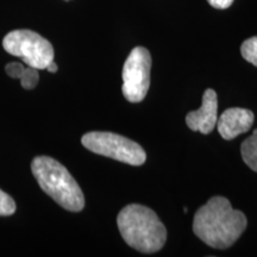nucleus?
Masks as SVG:
<instances>
[{
	"label": "nucleus",
	"instance_id": "6",
	"mask_svg": "<svg viewBox=\"0 0 257 257\" xmlns=\"http://www.w3.org/2000/svg\"><path fill=\"white\" fill-rule=\"evenodd\" d=\"M152 56L143 47L134 48L123 67V94L130 102H141L150 86Z\"/></svg>",
	"mask_w": 257,
	"mask_h": 257
},
{
	"label": "nucleus",
	"instance_id": "15",
	"mask_svg": "<svg viewBox=\"0 0 257 257\" xmlns=\"http://www.w3.org/2000/svg\"><path fill=\"white\" fill-rule=\"evenodd\" d=\"M66 2H69V0H66Z\"/></svg>",
	"mask_w": 257,
	"mask_h": 257
},
{
	"label": "nucleus",
	"instance_id": "3",
	"mask_svg": "<svg viewBox=\"0 0 257 257\" xmlns=\"http://www.w3.org/2000/svg\"><path fill=\"white\" fill-rule=\"evenodd\" d=\"M31 172L40 187L60 206L72 212L85 207V197L70 173L49 156H37L31 162Z\"/></svg>",
	"mask_w": 257,
	"mask_h": 257
},
{
	"label": "nucleus",
	"instance_id": "2",
	"mask_svg": "<svg viewBox=\"0 0 257 257\" xmlns=\"http://www.w3.org/2000/svg\"><path fill=\"white\" fill-rule=\"evenodd\" d=\"M117 224L123 239L138 251L156 252L165 245L166 226L152 208L140 204L127 205L118 214Z\"/></svg>",
	"mask_w": 257,
	"mask_h": 257
},
{
	"label": "nucleus",
	"instance_id": "1",
	"mask_svg": "<svg viewBox=\"0 0 257 257\" xmlns=\"http://www.w3.org/2000/svg\"><path fill=\"white\" fill-rule=\"evenodd\" d=\"M245 214L231 206L224 197H213L195 212L193 232L214 249H227L246 229Z\"/></svg>",
	"mask_w": 257,
	"mask_h": 257
},
{
	"label": "nucleus",
	"instance_id": "13",
	"mask_svg": "<svg viewBox=\"0 0 257 257\" xmlns=\"http://www.w3.org/2000/svg\"><path fill=\"white\" fill-rule=\"evenodd\" d=\"M207 2H208V4L212 6V8L225 10L232 5L233 0H207Z\"/></svg>",
	"mask_w": 257,
	"mask_h": 257
},
{
	"label": "nucleus",
	"instance_id": "10",
	"mask_svg": "<svg viewBox=\"0 0 257 257\" xmlns=\"http://www.w3.org/2000/svg\"><path fill=\"white\" fill-rule=\"evenodd\" d=\"M240 153L245 165L257 173V128L242 143Z\"/></svg>",
	"mask_w": 257,
	"mask_h": 257
},
{
	"label": "nucleus",
	"instance_id": "7",
	"mask_svg": "<svg viewBox=\"0 0 257 257\" xmlns=\"http://www.w3.org/2000/svg\"><path fill=\"white\" fill-rule=\"evenodd\" d=\"M218 120V96L212 88L205 91L202 95L201 107L186 115V124L192 131L207 135L212 133Z\"/></svg>",
	"mask_w": 257,
	"mask_h": 257
},
{
	"label": "nucleus",
	"instance_id": "14",
	"mask_svg": "<svg viewBox=\"0 0 257 257\" xmlns=\"http://www.w3.org/2000/svg\"><path fill=\"white\" fill-rule=\"evenodd\" d=\"M48 72H50V73H56L57 72V69H59V67H57V64L54 62V61H51V62L48 64V67L46 68Z\"/></svg>",
	"mask_w": 257,
	"mask_h": 257
},
{
	"label": "nucleus",
	"instance_id": "4",
	"mask_svg": "<svg viewBox=\"0 0 257 257\" xmlns=\"http://www.w3.org/2000/svg\"><path fill=\"white\" fill-rule=\"evenodd\" d=\"M81 143L89 152L130 166H142L147 161V154L140 144L118 134L92 131L83 135Z\"/></svg>",
	"mask_w": 257,
	"mask_h": 257
},
{
	"label": "nucleus",
	"instance_id": "11",
	"mask_svg": "<svg viewBox=\"0 0 257 257\" xmlns=\"http://www.w3.org/2000/svg\"><path fill=\"white\" fill-rule=\"evenodd\" d=\"M240 53L244 60L257 67V36L244 41L240 47Z\"/></svg>",
	"mask_w": 257,
	"mask_h": 257
},
{
	"label": "nucleus",
	"instance_id": "8",
	"mask_svg": "<svg viewBox=\"0 0 257 257\" xmlns=\"http://www.w3.org/2000/svg\"><path fill=\"white\" fill-rule=\"evenodd\" d=\"M255 115L250 110L232 107L225 110L217 120L218 133L224 140L230 141L251 128Z\"/></svg>",
	"mask_w": 257,
	"mask_h": 257
},
{
	"label": "nucleus",
	"instance_id": "9",
	"mask_svg": "<svg viewBox=\"0 0 257 257\" xmlns=\"http://www.w3.org/2000/svg\"><path fill=\"white\" fill-rule=\"evenodd\" d=\"M5 72L11 78L21 80L22 87L25 89H34L40 80L38 69L30 66L25 67L21 62L8 63L5 66Z\"/></svg>",
	"mask_w": 257,
	"mask_h": 257
},
{
	"label": "nucleus",
	"instance_id": "5",
	"mask_svg": "<svg viewBox=\"0 0 257 257\" xmlns=\"http://www.w3.org/2000/svg\"><path fill=\"white\" fill-rule=\"evenodd\" d=\"M3 47L10 55L19 57L27 66L38 70L46 69L54 61V48L50 42L31 30L9 32L3 40Z\"/></svg>",
	"mask_w": 257,
	"mask_h": 257
},
{
	"label": "nucleus",
	"instance_id": "12",
	"mask_svg": "<svg viewBox=\"0 0 257 257\" xmlns=\"http://www.w3.org/2000/svg\"><path fill=\"white\" fill-rule=\"evenodd\" d=\"M16 212L14 199L0 189V216H11Z\"/></svg>",
	"mask_w": 257,
	"mask_h": 257
}]
</instances>
